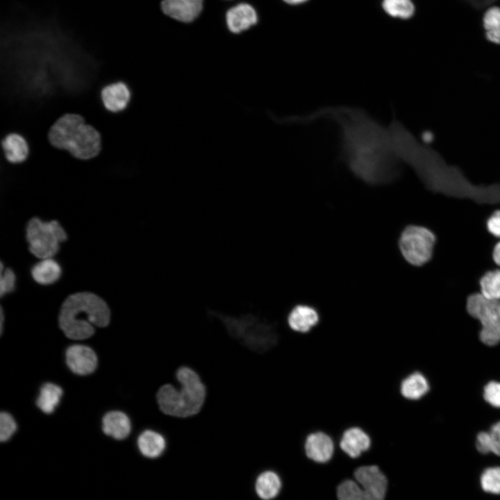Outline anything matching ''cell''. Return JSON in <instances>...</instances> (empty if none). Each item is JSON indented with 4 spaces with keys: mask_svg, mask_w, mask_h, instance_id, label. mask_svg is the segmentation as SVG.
I'll return each mask as SVG.
<instances>
[{
    "mask_svg": "<svg viewBox=\"0 0 500 500\" xmlns=\"http://www.w3.org/2000/svg\"><path fill=\"white\" fill-rule=\"evenodd\" d=\"M320 118L335 121L341 128L342 157L351 172L371 185L394 182L400 174L388 127L362 108L348 106L322 108L293 121L308 123Z\"/></svg>",
    "mask_w": 500,
    "mask_h": 500,
    "instance_id": "obj_1",
    "label": "cell"
},
{
    "mask_svg": "<svg viewBox=\"0 0 500 500\" xmlns=\"http://www.w3.org/2000/svg\"><path fill=\"white\" fill-rule=\"evenodd\" d=\"M175 383H167L156 393L158 408L163 415L188 418L198 415L207 398V388L193 368L182 365L175 372Z\"/></svg>",
    "mask_w": 500,
    "mask_h": 500,
    "instance_id": "obj_2",
    "label": "cell"
},
{
    "mask_svg": "<svg viewBox=\"0 0 500 500\" xmlns=\"http://www.w3.org/2000/svg\"><path fill=\"white\" fill-rule=\"evenodd\" d=\"M110 319V310L103 299L92 292H80L63 301L58 323L67 338L84 340L94 333V326L105 327Z\"/></svg>",
    "mask_w": 500,
    "mask_h": 500,
    "instance_id": "obj_3",
    "label": "cell"
},
{
    "mask_svg": "<svg viewBox=\"0 0 500 500\" xmlns=\"http://www.w3.org/2000/svg\"><path fill=\"white\" fill-rule=\"evenodd\" d=\"M48 138L51 144L58 149L68 151L81 160L96 157L101 149L99 132L78 114L67 113L51 126Z\"/></svg>",
    "mask_w": 500,
    "mask_h": 500,
    "instance_id": "obj_4",
    "label": "cell"
},
{
    "mask_svg": "<svg viewBox=\"0 0 500 500\" xmlns=\"http://www.w3.org/2000/svg\"><path fill=\"white\" fill-rule=\"evenodd\" d=\"M354 478L356 481L346 480L338 486V500H384L388 481L378 467H360Z\"/></svg>",
    "mask_w": 500,
    "mask_h": 500,
    "instance_id": "obj_5",
    "label": "cell"
},
{
    "mask_svg": "<svg viewBox=\"0 0 500 500\" xmlns=\"http://www.w3.org/2000/svg\"><path fill=\"white\" fill-rule=\"evenodd\" d=\"M26 238L30 252L42 260L55 256L59 250L60 244L65 241L67 236L58 222H43L33 217L27 224Z\"/></svg>",
    "mask_w": 500,
    "mask_h": 500,
    "instance_id": "obj_6",
    "label": "cell"
},
{
    "mask_svg": "<svg viewBox=\"0 0 500 500\" xmlns=\"http://www.w3.org/2000/svg\"><path fill=\"white\" fill-rule=\"evenodd\" d=\"M436 237L428 228L409 224L401 231L398 245L403 259L412 267H422L432 258Z\"/></svg>",
    "mask_w": 500,
    "mask_h": 500,
    "instance_id": "obj_7",
    "label": "cell"
},
{
    "mask_svg": "<svg viewBox=\"0 0 500 500\" xmlns=\"http://www.w3.org/2000/svg\"><path fill=\"white\" fill-rule=\"evenodd\" d=\"M469 315L481 326L479 338L488 346L500 342V300L490 299L480 292L469 295L466 304Z\"/></svg>",
    "mask_w": 500,
    "mask_h": 500,
    "instance_id": "obj_8",
    "label": "cell"
},
{
    "mask_svg": "<svg viewBox=\"0 0 500 500\" xmlns=\"http://www.w3.org/2000/svg\"><path fill=\"white\" fill-rule=\"evenodd\" d=\"M132 93L128 85L123 81L112 82L100 90V98L105 109L112 113L124 111L128 106Z\"/></svg>",
    "mask_w": 500,
    "mask_h": 500,
    "instance_id": "obj_9",
    "label": "cell"
},
{
    "mask_svg": "<svg viewBox=\"0 0 500 500\" xmlns=\"http://www.w3.org/2000/svg\"><path fill=\"white\" fill-rule=\"evenodd\" d=\"M66 363L70 370L78 375L92 373L97 366V357L92 349L83 344L69 347L65 353Z\"/></svg>",
    "mask_w": 500,
    "mask_h": 500,
    "instance_id": "obj_10",
    "label": "cell"
},
{
    "mask_svg": "<svg viewBox=\"0 0 500 500\" xmlns=\"http://www.w3.org/2000/svg\"><path fill=\"white\" fill-rule=\"evenodd\" d=\"M203 0H162V12L177 21L189 23L194 21L203 9Z\"/></svg>",
    "mask_w": 500,
    "mask_h": 500,
    "instance_id": "obj_11",
    "label": "cell"
},
{
    "mask_svg": "<svg viewBox=\"0 0 500 500\" xmlns=\"http://www.w3.org/2000/svg\"><path fill=\"white\" fill-rule=\"evenodd\" d=\"M304 448L308 458L321 463L328 461L334 452V444L331 438L321 431L309 434L306 439Z\"/></svg>",
    "mask_w": 500,
    "mask_h": 500,
    "instance_id": "obj_12",
    "label": "cell"
},
{
    "mask_svg": "<svg viewBox=\"0 0 500 500\" xmlns=\"http://www.w3.org/2000/svg\"><path fill=\"white\" fill-rule=\"evenodd\" d=\"M1 152L5 159L11 164H21L25 162L30 153L26 139L17 133H10L1 141Z\"/></svg>",
    "mask_w": 500,
    "mask_h": 500,
    "instance_id": "obj_13",
    "label": "cell"
},
{
    "mask_svg": "<svg viewBox=\"0 0 500 500\" xmlns=\"http://www.w3.org/2000/svg\"><path fill=\"white\" fill-rule=\"evenodd\" d=\"M319 321V315L317 310L314 307L306 304L294 306L287 317L290 329L302 333L310 331Z\"/></svg>",
    "mask_w": 500,
    "mask_h": 500,
    "instance_id": "obj_14",
    "label": "cell"
},
{
    "mask_svg": "<svg viewBox=\"0 0 500 500\" xmlns=\"http://www.w3.org/2000/svg\"><path fill=\"white\" fill-rule=\"evenodd\" d=\"M226 21L229 31L233 33L249 29L255 25L258 16L255 9L247 3H240L230 8L226 14Z\"/></svg>",
    "mask_w": 500,
    "mask_h": 500,
    "instance_id": "obj_15",
    "label": "cell"
},
{
    "mask_svg": "<svg viewBox=\"0 0 500 500\" xmlns=\"http://www.w3.org/2000/svg\"><path fill=\"white\" fill-rule=\"evenodd\" d=\"M370 445L371 439L368 434L357 426L346 429L340 442L341 449L353 458L359 457L369 449Z\"/></svg>",
    "mask_w": 500,
    "mask_h": 500,
    "instance_id": "obj_16",
    "label": "cell"
},
{
    "mask_svg": "<svg viewBox=\"0 0 500 500\" xmlns=\"http://www.w3.org/2000/svg\"><path fill=\"white\" fill-rule=\"evenodd\" d=\"M103 433L116 440H123L128 436L131 424L128 417L123 412L114 410L107 412L102 419Z\"/></svg>",
    "mask_w": 500,
    "mask_h": 500,
    "instance_id": "obj_17",
    "label": "cell"
},
{
    "mask_svg": "<svg viewBox=\"0 0 500 500\" xmlns=\"http://www.w3.org/2000/svg\"><path fill=\"white\" fill-rule=\"evenodd\" d=\"M137 444L140 452L144 456L156 458L165 451L167 442L164 435L160 432L147 429L138 436Z\"/></svg>",
    "mask_w": 500,
    "mask_h": 500,
    "instance_id": "obj_18",
    "label": "cell"
},
{
    "mask_svg": "<svg viewBox=\"0 0 500 500\" xmlns=\"http://www.w3.org/2000/svg\"><path fill=\"white\" fill-rule=\"evenodd\" d=\"M60 265L52 258L42 259L33 266L31 274L33 280L41 285H50L61 276Z\"/></svg>",
    "mask_w": 500,
    "mask_h": 500,
    "instance_id": "obj_19",
    "label": "cell"
},
{
    "mask_svg": "<svg viewBox=\"0 0 500 500\" xmlns=\"http://www.w3.org/2000/svg\"><path fill=\"white\" fill-rule=\"evenodd\" d=\"M429 390L426 377L420 372H415L406 376L401 383L400 392L409 400H417L424 396Z\"/></svg>",
    "mask_w": 500,
    "mask_h": 500,
    "instance_id": "obj_20",
    "label": "cell"
},
{
    "mask_svg": "<svg viewBox=\"0 0 500 500\" xmlns=\"http://www.w3.org/2000/svg\"><path fill=\"white\" fill-rule=\"evenodd\" d=\"M62 396V389L52 383H44L40 390L36 399L39 409L46 414L52 413L58 406Z\"/></svg>",
    "mask_w": 500,
    "mask_h": 500,
    "instance_id": "obj_21",
    "label": "cell"
},
{
    "mask_svg": "<svg viewBox=\"0 0 500 500\" xmlns=\"http://www.w3.org/2000/svg\"><path fill=\"white\" fill-rule=\"evenodd\" d=\"M281 487V482L279 476L272 471L264 472L256 479L257 494L264 500H270L276 497Z\"/></svg>",
    "mask_w": 500,
    "mask_h": 500,
    "instance_id": "obj_22",
    "label": "cell"
},
{
    "mask_svg": "<svg viewBox=\"0 0 500 500\" xmlns=\"http://www.w3.org/2000/svg\"><path fill=\"white\" fill-rule=\"evenodd\" d=\"M479 288L485 297L500 300V268L485 272L479 281Z\"/></svg>",
    "mask_w": 500,
    "mask_h": 500,
    "instance_id": "obj_23",
    "label": "cell"
},
{
    "mask_svg": "<svg viewBox=\"0 0 500 500\" xmlns=\"http://www.w3.org/2000/svg\"><path fill=\"white\" fill-rule=\"evenodd\" d=\"M486 38L491 42L500 44V7L488 8L483 18Z\"/></svg>",
    "mask_w": 500,
    "mask_h": 500,
    "instance_id": "obj_24",
    "label": "cell"
},
{
    "mask_svg": "<svg viewBox=\"0 0 500 500\" xmlns=\"http://www.w3.org/2000/svg\"><path fill=\"white\" fill-rule=\"evenodd\" d=\"M383 8L390 15L402 19L410 18L415 12L411 0H383Z\"/></svg>",
    "mask_w": 500,
    "mask_h": 500,
    "instance_id": "obj_25",
    "label": "cell"
},
{
    "mask_svg": "<svg viewBox=\"0 0 500 500\" xmlns=\"http://www.w3.org/2000/svg\"><path fill=\"white\" fill-rule=\"evenodd\" d=\"M482 489L489 493L500 494V467L486 469L480 478Z\"/></svg>",
    "mask_w": 500,
    "mask_h": 500,
    "instance_id": "obj_26",
    "label": "cell"
},
{
    "mask_svg": "<svg viewBox=\"0 0 500 500\" xmlns=\"http://www.w3.org/2000/svg\"><path fill=\"white\" fill-rule=\"evenodd\" d=\"M17 431V424L12 416L6 412L0 415V440L6 442Z\"/></svg>",
    "mask_w": 500,
    "mask_h": 500,
    "instance_id": "obj_27",
    "label": "cell"
},
{
    "mask_svg": "<svg viewBox=\"0 0 500 500\" xmlns=\"http://www.w3.org/2000/svg\"><path fill=\"white\" fill-rule=\"evenodd\" d=\"M16 276L10 268L3 269V265L1 264L0 273V295H3L12 292L15 288Z\"/></svg>",
    "mask_w": 500,
    "mask_h": 500,
    "instance_id": "obj_28",
    "label": "cell"
},
{
    "mask_svg": "<svg viewBox=\"0 0 500 500\" xmlns=\"http://www.w3.org/2000/svg\"><path fill=\"white\" fill-rule=\"evenodd\" d=\"M483 397L490 405L500 408V382H489L484 387Z\"/></svg>",
    "mask_w": 500,
    "mask_h": 500,
    "instance_id": "obj_29",
    "label": "cell"
},
{
    "mask_svg": "<svg viewBox=\"0 0 500 500\" xmlns=\"http://www.w3.org/2000/svg\"><path fill=\"white\" fill-rule=\"evenodd\" d=\"M491 452L500 456V421L488 431Z\"/></svg>",
    "mask_w": 500,
    "mask_h": 500,
    "instance_id": "obj_30",
    "label": "cell"
},
{
    "mask_svg": "<svg viewBox=\"0 0 500 500\" xmlns=\"http://www.w3.org/2000/svg\"><path fill=\"white\" fill-rule=\"evenodd\" d=\"M488 232L500 240V209L494 210L486 223Z\"/></svg>",
    "mask_w": 500,
    "mask_h": 500,
    "instance_id": "obj_31",
    "label": "cell"
},
{
    "mask_svg": "<svg viewBox=\"0 0 500 500\" xmlns=\"http://www.w3.org/2000/svg\"><path fill=\"white\" fill-rule=\"evenodd\" d=\"M476 446L478 451L481 453L491 452L488 432L483 431L477 435Z\"/></svg>",
    "mask_w": 500,
    "mask_h": 500,
    "instance_id": "obj_32",
    "label": "cell"
},
{
    "mask_svg": "<svg viewBox=\"0 0 500 500\" xmlns=\"http://www.w3.org/2000/svg\"><path fill=\"white\" fill-rule=\"evenodd\" d=\"M492 258L497 267L500 268V240L496 243L494 247Z\"/></svg>",
    "mask_w": 500,
    "mask_h": 500,
    "instance_id": "obj_33",
    "label": "cell"
},
{
    "mask_svg": "<svg viewBox=\"0 0 500 500\" xmlns=\"http://www.w3.org/2000/svg\"><path fill=\"white\" fill-rule=\"evenodd\" d=\"M285 2L289 4H298L303 3L307 0H283Z\"/></svg>",
    "mask_w": 500,
    "mask_h": 500,
    "instance_id": "obj_34",
    "label": "cell"
},
{
    "mask_svg": "<svg viewBox=\"0 0 500 500\" xmlns=\"http://www.w3.org/2000/svg\"><path fill=\"white\" fill-rule=\"evenodd\" d=\"M3 310H1V331L2 332L3 329Z\"/></svg>",
    "mask_w": 500,
    "mask_h": 500,
    "instance_id": "obj_35",
    "label": "cell"
}]
</instances>
